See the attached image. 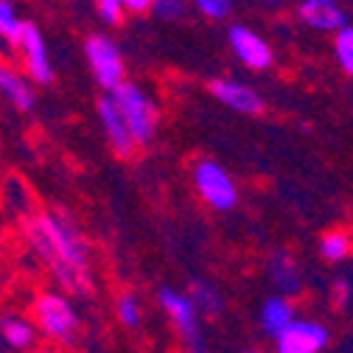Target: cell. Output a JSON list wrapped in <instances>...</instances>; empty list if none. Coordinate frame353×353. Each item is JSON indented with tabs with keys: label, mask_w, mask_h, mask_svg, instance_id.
<instances>
[{
	"label": "cell",
	"mask_w": 353,
	"mask_h": 353,
	"mask_svg": "<svg viewBox=\"0 0 353 353\" xmlns=\"http://www.w3.org/2000/svg\"><path fill=\"white\" fill-rule=\"evenodd\" d=\"M26 241L37 258L51 270L65 294L87 297L93 292L90 244L79 233L73 219L62 210H39L26 219Z\"/></svg>",
	"instance_id": "1"
},
{
	"label": "cell",
	"mask_w": 353,
	"mask_h": 353,
	"mask_svg": "<svg viewBox=\"0 0 353 353\" xmlns=\"http://www.w3.org/2000/svg\"><path fill=\"white\" fill-rule=\"evenodd\" d=\"M31 320L39 336L54 347H73L81 334V314L70 294L62 289H46L31 300Z\"/></svg>",
	"instance_id": "2"
},
{
	"label": "cell",
	"mask_w": 353,
	"mask_h": 353,
	"mask_svg": "<svg viewBox=\"0 0 353 353\" xmlns=\"http://www.w3.org/2000/svg\"><path fill=\"white\" fill-rule=\"evenodd\" d=\"M157 303L163 308V314L168 317V323L174 325L176 336H180L185 353H208V342H205V331H202V317L196 312V305L191 303L188 292L163 286L157 292Z\"/></svg>",
	"instance_id": "3"
},
{
	"label": "cell",
	"mask_w": 353,
	"mask_h": 353,
	"mask_svg": "<svg viewBox=\"0 0 353 353\" xmlns=\"http://www.w3.org/2000/svg\"><path fill=\"white\" fill-rule=\"evenodd\" d=\"M110 99L115 101L121 118L126 121L135 143L138 146L152 143L154 129H157V107H154V101L132 81H123L121 87H115V90L110 93Z\"/></svg>",
	"instance_id": "4"
},
{
	"label": "cell",
	"mask_w": 353,
	"mask_h": 353,
	"mask_svg": "<svg viewBox=\"0 0 353 353\" xmlns=\"http://www.w3.org/2000/svg\"><path fill=\"white\" fill-rule=\"evenodd\" d=\"M84 57L90 65L96 81L104 87L107 93H112L115 87H121L126 81V68H123V57L118 51V46L104 37V34H93L84 39Z\"/></svg>",
	"instance_id": "5"
},
{
	"label": "cell",
	"mask_w": 353,
	"mask_h": 353,
	"mask_svg": "<svg viewBox=\"0 0 353 353\" xmlns=\"http://www.w3.org/2000/svg\"><path fill=\"white\" fill-rule=\"evenodd\" d=\"M194 185L199 196L213 208V210H233L239 202V188L233 176L213 160H202L194 168Z\"/></svg>",
	"instance_id": "6"
},
{
	"label": "cell",
	"mask_w": 353,
	"mask_h": 353,
	"mask_svg": "<svg viewBox=\"0 0 353 353\" xmlns=\"http://www.w3.org/2000/svg\"><path fill=\"white\" fill-rule=\"evenodd\" d=\"M17 51L23 57L26 76L34 84H51L54 81V62H51V54H48L46 34L39 31V26H34V23L26 20V28H23Z\"/></svg>",
	"instance_id": "7"
},
{
	"label": "cell",
	"mask_w": 353,
	"mask_h": 353,
	"mask_svg": "<svg viewBox=\"0 0 353 353\" xmlns=\"http://www.w3.org/2000/svg\"><path fill=\"white\" fill-rule=\"evenodd\" d=\"M331 342V331L320 320L297 317L281 336H275V353H323Z\"/></svg>",
	"instance_id": "8"
},
{
	"label": "cell",
	"mask_w": 353,
	"mask_h": 353,
	"mask_svg": "<svg viewBox=\"0 0 353 353\" xmlns=\"http://www.w3.org/2000/svg\"><path fill=\"white\" fill-rule=\"evenodd\" d=\"M39 347V331L31 314L0 312V353H31Z\"/></svg>",
	"instance_id": "9"
},
{
	"label": "cell",
	"mask_w": 353,
	"mask_h": 353,
	"mask_svg": "<svg viewBox=\"0 0 353 353\" xmlns=\"http://www.w3.org/2000/svg\"><path fill=\"white\" fill-rule=\"evenodd\" d=\"M99 121H101V129H104V135H107V143L110 149L118 154V157H132V152H135V138H132V132L126 126V121L121 118L115 101L107 96L99 99Z\"/></svg>",
	"instance_id": "10"
},
{
	"label": "cell",
	"mask_w": 353,
	"mask_h": 353,
	"mask_svg": "<svg viewBox=\"0 0 353 353\" xmlns=\"http://www.w3.org/2000/svg\"><path fill=\"white\" fill-rule=\"evenodd\" d=\"M0 96L17 112H31L37 107L34 81L23 70H17L12 62H3V59H0Z\"/></svg>",
	"instance_id": "11"
},
{
	"label": "cell",
	"mask_w": 353,
	"mask_h": 353,
	"mask_svg": "<svg viewBox=\"0 0 353 353\" xmlns=\"http://www.w3.org/2000/svg\"><path fill=\"white\" fill-rule=\"evenodd\" d=\"M230 46L233 54L250 68V70H267L272 65V51L255 31H250L247 26H233L230 31Z\"/></svg>",
	"instance_id": "12"
},
{
	"label": "cell",
	"mask_w": 353,
	"mask_h": 353,
	"mask_svg": "<svg viewBox=\"0 0 353 353\" xmlns=\"http://www.w3.org/2000/svg\"><path fill=\"white\" fill-rule=\"evenodd\" d=\"M210 93L228 104L230 110L241 112V115H261L263 112V101L261 96L252 90V87L241 84V81H230V79H219V81H210Z\"/></svg>",
	"instance_id": "13"
},
{
	"label": "cell",
	"mask_w": 353,
	"mask_h": 353,
	"mask_svg": "<svg viewBox=\"0 0 353 353\" xmlns=\"http://www.w3.org/2000/svg\"><path fill=\"white\" fill-rule=\"evenodd\" d=\"M297 320V312H294V303L292 297H283V294H272L261 303L258 308V323L263 328L267 336H281L292 323Z\"/></svg>",
	"instance_id": "14"
},
{
	"label": "cell",
	"mask_w": 353,
	"mask_h": 353,
	"mask_svg": "<svg viewBox=\"0 0 353 353\" xmlns=\"http://www.w3.org/2000/svg\"><path fill=\"white\" fill-rule=\"evenodd\" d=\"M300 17L317 31H342L347 26V14L336 0H303Z\"/></svg>",
	"instance_id": "15"
},
{
	"label": "cell",
	"mask_w": 353,
	"mask_h": 353,
	"mask_svg": "<svg viewBox=\"0 0 353 353\" xmlns=\"http://www.w3.org/2000/svg\"><path fill=\"white\" fill-rule=\"evenodd\" d=\"M270 281L275 283L278 294H283V297H292V294H297L303 289V272H300V267H297V261H294L292 252L283 250V252L272 255V261H270Z\"/></svg>",
	"instance_id": "16"
},
{
	"label": "cell",
	"mask_w": 353,
	"mask_h": 353,
	"mask_svg": "<svg viewBox=\"0 0 353 353\" xmlns=\"http://www.w3.org/2000/svg\"><path fill=\"white\" fill-rule=\"evenodd\" d=\"M188 297L196 305V312H199L202 320H216V317H222V312H225L222 292H219L213 283H208V281H194L188 286Z\"/></svg>",
	"instance_id": "17"
},
{
	"label": "cell",
	"mask_w": 353,
	"mask_h": 353,
	"mask_svg": "<svg viewBox=\"0 0 353 353\" xmlns=\"http://www.w3.org/2000/svg\"><path fill=\"white\" fill-rule=\"evenodd\" d=\"M23 28H26V20L20 17V9L14 0H0V39L17 51Z\"/></svg>",
	"instance_id": "18"
},
{
	"label": "cell",
	"mask_w": 353,
	"mask_h": 353,
	"mask_svg": "<svg viewBox=\"0 0 353 353\" xmlns=\"http://www.w3.org/2000/svg\"><path fill=\"white\" fill-rule=\"evenodd\" d=\"M350 252H353V236L347 230H331L320 239V255L331 263L350 258Z\"/></svg>",
	"instance_id": "19"
},
{
	"label": "cell",
	"mask_w": 353,
	"mask_h": 353,
	"mask_svg": "<svg viewBox=\"0 0 353 353\" xmlns=\"http://www.w3.org/2000/svg\"><path fill=\"white\" fill-rule=\"evenodd\" d=\"M115 317L123 328H141L143 325V303L135 292H121L115 300Z\"/></svg>",
	"instance_id": "20"
},
{
	"label": "cell",
	"mask_w": 353,
	"mask_h": 353,
	"mask_svg": "<svg viewBox=\"0 0 353 353\" xmlns=\"http://www.w3.org/2000/svg\"><path fill=\"white\" fill-rule=\"evenodd\" d=\"M334 51H336V59H339L342 70L353 76V26H345L342 31H336Z\"/></svg>",
	"instance_id": "21"
},
{
	"label": "cell",
	"mask_w": 353,
	"mask_h": 353,
	"mask_svg": "<svg viewBox=\"0 0 353 353\" xmlns=\"http://www.w3.org/2000/svg\"><path fill=\"white\" fill-rule=\"evenodd\" d=\"M96 9H99V17L107 23V26H121L126 9L121 0H96Z\"/></svg>",
	"instance_id": "22"
},
{
	"label": "cell",
	"mask_w": 353,
	"mask_h": 353,
	"mask_svg": "<svg viewBox=\"0 0 353 353\" xmlns=\"http://www.w3.org/2000/svg\"><path fill=\"white\" fill-rule=\"evenodd\" d=\"M194 3L210 20H222V17L230 14V0H194Z\"/></svg>",
	"instance_id": "23"
},
{
	"label": "cell",
	"mask_w": 353,
	"mask_h": 353,
	"mask_svg": "<svg viewBox=\"0 0 353 353\" xmlns=\"http://www.w3.org/2000/svg\"><path fill=\"white\" fill-rule=\"evenodd\" d=\"M154 14L163 17V20H174V17H183L185 12V3L183 0H154Z\"/></svg>",
	"instance_id": "24"
},
{
	"label": "cell",
	"mask_w": 353,
	"mask_h": 353,
	"mask_svg": "<svg viewBox=\"0 0 353 353\" xmlns=\"http://www.w3.org/2000/svg\"><path fill=\"white\" fill-rule=\"evenodd\" d=\"M121 3H123V9L132 12V14H143V12H149V9L154 6V0H121Z\"/></svg>",
	"instance_id": "25"
},
{
	"label": "cell",
	"mask_w": 353,
	"mask_h": 353,
	"mask_svg": "<svg viewBox=\"0 0 353 353\" xmlns=\"http://www.w3.org/2000/svg\"><path fill=\"white\" fill-rule=\"evenodd\" d=\"M334 289H336V300H339V303H345V300H347V294H350V283H347V281H336V286H334Z\"/></svg>",
	"instance_id": "26"
},
{
	"label": "cell",
	"mask_w": 353,
	"mask_h": 353,
	"mask_svg": "<svg viewBox=\"0 0 353 353\" xmlns=\"http://www.w3.org/2000/svg\"><path fill=\"white\" fill-rule=\"evenodd\" d=\"M31 353H62L59 347H54V345H39L37 350H31Z\"/></svg>",
	"instance_id": "27"
},
{
	"label": "cell",
	"mask_w": 353,
	"mask_h": 353,
	"mask_svg": "<svg viewBox=\"0 0 353 353\" xmlns=\"http://www.w3.org/2000/svg\"><path fill=\"white\" fill-rule=\"evenodd\" d=\"M244 353H261V350H244Z\"/></svg>",
	"instance_id": "28"
},
{
	"label": "cell",
	"mask_w": 353,
	"mask_h": 353,
	"mask_svg": "<svg viewBox=\"0 0 353 353\" xmlns=\"http://www.w3.org/2000/svg\"><path fill=\"white\" fill-rule=\"evenodd\" d=\"M350 236H353V230H350Z\"/></svg>",
	"instance_id": "29"
}]
</instances>
